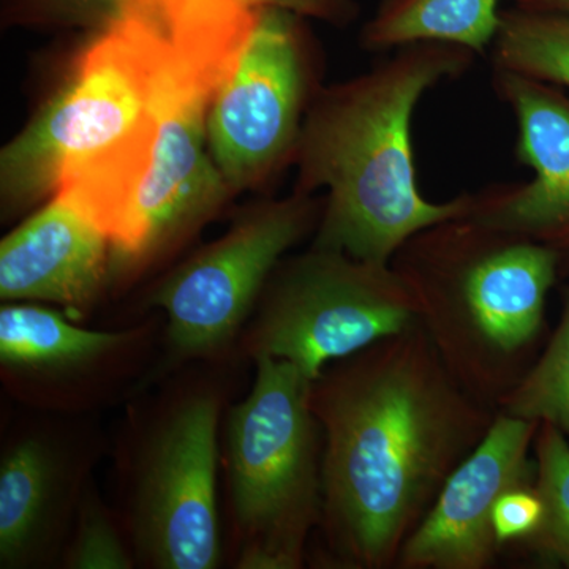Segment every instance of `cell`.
Masks as SVG:
<instances>
[{
    "label": "cell",
    "instance_id": "23",
    "mask_svg": "<svg viewBox=\"0 0 569 569\" xmlns=\"http://www.w3.org/2000/svg\"><path fill=\"white\" fill-rule=\"evenodd\" d=\"M263 7H279L299 17H312L318 20L342 22L356 14L353 0H260Z\"/></svg>",
    "mask_w": 569,
    "mask_h": 569
},
{
    "label": "cell",
    "instance_id": "14",
    "mask_svg": "<svg viewBox=\"0 0 569 569\" xmlns=\"http://www.w3.org/2000/svg\"><path fill=\"white\" fill-rule=\"evenodd\" d=\"M74 438L36 427L13 438L0 460V568L44 567L73 529L89 475Z\"/></svg>",
    "mask_w": 569,
    "mask_h": 569
},
{
    "label": "cell",
    "instance_id": "24",
    "mask_svg": "<svg viewBox=\"0 0 569 569\" xmlns=\"http://www.w3.org/2000/svg\"><path fill=\"white\" fill-rule=\"evenodd\" d=\"M73 9L88 11V14L103 18L110 22L118 17L126 0H67Z\"/></svg>",
    "mask_w": 569,
    "mask_h": 569
},
{
    "label": "cell",
    "instance_id": "8",
    "mask_svg": "<svg viewBox=\"0 0 569 569\" xmlns=\"http://www.w3.org/2000/svg\"><path fill=\"white\" fill-rule=\"evenodd\" d=\"M320 217L309 193L260 206L164 277L149 296V307L167 317L171 361L219 358L233 348L277 264L318 227Z\"/></svg>",
    "mask_w": 569,
    "mask_h": 569
},
{
    "label": "cell",
    "instance_id": "5",
    "mask_svg": "<svg viewBox=\"0 0 569 569\" xmlns=\"http://www.w3.org/2000/svg\"><path fill=\"white\" fill-rule=\"evenodd\" d=\"M187 97L198 96L174 77L162 48L119 14L82 50L54 99L3 149V203L21 209L56 192L63 176Z\"/></svg>",
    "mask_w": 569,
    "mask_h": 569
},
{
    "label": "cell",
    "instance_id": "11",
    "mask_svg": "<svg viewBox=\"0 0 569 569\" xmlns=\"http://www.w3.org/2000/svg\"><path fill=\"white\" fill-rule=\"evenodd\" d=\"M538 422L497 413L489 432L445 482L397 557V569H488L501 553L493 511L537 477Z\"/></svg>",
    "mask_w": 569,
    "mask_h": 569
},
{
    "label": "cell",
    "instance_id": "10",
    "mask_svg": "<svg viewBox=\"0 0 569 569\" xmlns=\"http://www.w3.org/2000/svg\"><path fill=\"white\" fill-rule=\"evenodd\" d=\"M208 99L181 100L160 122L151 159L110 236V272L151 263L222 206L230 186L209 156Z\"/></svg>",
    "mask_w": 569,
    "mask_h": 569
},
{
    "label": "cell",
    "instance_id": "12",
    "mask_svg": "<svg viewBox=\"0 0 569 569\" xmlns=\"http://www.w3.org/2000/svg\"><path fill=\"white\" fill-rule=\"evenodd\" d=\"M493 91L518 122L516 157L533 170L526 183L471 193V219L522 236L569 261V97L557 86L493 69Z\"/></svg>",
    "mask_w": 569,
    "mask_h": 569
},
{
    "label": "cell",
    "instance_id": "7",
    "mask_svg": "<svg viewBox=\"0 0 569 569\" xmlns=\"http://www.w3.org/2000/svg\"><path fill=\"white\" fill-rule=\"evenodd\" d=\"M219 387H190L167 400L140 441L127 526L134 557L156 569H213L222 561L217 505Z\"/></svg>",
    "mask_w": 569,
    "mask_h": 569
},
{
    "label": "cell",
    "instance_id": "21",
    "mask_svg": "<svg viewBox=\"0 0 569 569\" xmlns=\"http://www.w3.org/2000/svg\"><path fill=\"white\" fill-rule=\"evenodd\" d=\"M63 563L71 569H132L137 565L129 538L97 496L91 482L82 493Z\"/></svg>",
    "mask_w": 569,
    "mask_h": 569
},
{
    "label": "cell",
    "instance_id": "2",
    "mask_svg": "<svg viewBox=\"0 0 569 569\" xmlns=\"http://www.w3.org/2000/svg\"><path fill=\"white\" fill-rule=\"evenodd\" d=\"M473 59V51L458 44L419 41L318 93L295 157L299 192L328 189L312 247L391 264L419 231L470 216L471 193L447 203L422 197L411 122L421 97L438 82L462 77Z\"/></svg>",
    "mask_w": 569,
    "mask_h": 569
},
{
    "label": "cell",
    "instance_id": "16",
    "mask_svg": "<svg viewBox=\"0 0 569 569\" xmlns=\"http://www.w3.org/2000/svg\"><path fill=\"white\" fill-rule=\"evenodd\" d=\"M261 10L260 0H126L119 14L152 37L187 89L212 100Z\"/></svg>",
    "mask_w": 569,
    "mask_h": 569
},
{
    "label": "cell",
    "instance_id": "25",
    "mask_svg": "<svg viewBox=\"0 0 569 569\" xmlns=\"http://www.w3.org/2000/svg\"><path fill=\"white\" fill-rule=\"evenodd\" d=\"M515 7L523 10L569 14V0H516Z\"/></svg>",
    "mask_w": 569,
    "mask_h": 569
},
{
    "label": "cell",
    "instance_id": "1",
    "mask_svg": "<svg viewBox=\"0 0 569 569\" xmlns=\"http://www.w3.org/2000/svg\"><path fill=\"white\" fill-rule=\"evenodd\" d=\"M310 403L323 432L318 535L329 563L347 569L396 568L497 417L460 387L418 323L326 367Z\"/></svg>",
    "mask_w": 569,
    "mask_h": 569
},
{
    "label": "cell",
    "instance_id": "13",
    "mask_svg": "<svg viewBox=\"0 0 569 569\" xmlns=\"http://www.w3.org/2000/svg\"><path fill=\"white\" fill-rule=\"evenodd\" d=\"M148 328L93 331L37 302L0 309V366L7 387L41 406L80 402L133 361Z\"/></svg>",
    "mask_w": 569,
    "mask_h": 569
},
{
    "label": "cell",
    "instance_id": "3",
    "mask_svg": "<svg viewBox=\"0 0 569 569\" xmlns=\"http://www.w3.org/2000/svg\"><path fill=\"white\" fill-rule=\"evenodd\" d=\"M391 264L451 376L497 411L548 342L546 305L560 254L463 216L419 231Z\"/></svg>",
    "mask_w": 569,
    "mask_h": 569
},
{
    "label": "cell",
    "instance_id": "9",
    "mask_svg": "<svg viewBox=\"0 0 569 569\" xmlns=\"http://www.w3.org/2000/svg\"><path fill=\"white\" fill-rule=\"evenodd\" d=\"M312 88L301 17L263 7L233 71L211 100L208 141L231 190L295 159Z\"/></svg>",
    "mask_w": 569,
    "mask_h": 569
},
{
    "label": "cell",
    "instance_id": "17",
    "mask_svg": "<svg viewBox=\"0 0 569 569\" xmlns=\"http://www.w3.org/2000/svg\"><path fill=\"white\" fill-rule=\"evenodd\" d=\"M501 0H381L361 33L362 47L397 50L419 41L458 44L475 54L492 48Z\"/></svg>",
    "mask_w": 569,
    "mask_h": 569
},
{
    "label": "cell",
    "instance_id": "22",
    "mask_svg": "<svg viewBox=\"0 0 569 569\" xmlns=\"http://www.w3.org/2000/svg\"><path fill=\"white\" fill-rule=\"evenodd\" d=\"M542 501L535 486L509 490L493 511V530L501 552L533 537L541 526Z\"/></svg>",
    "mask_w": 569,
    "mask_h": 569
},
{
    "label": "cell",
    "instance_id": "6",
    "mask_svg": "<svg viewBox=\"0 0 569 569\" xmlns=\"http://www.w3.org/2000/svg\"><path fill=\"white\" fill-rule=\"evenodd\" d=\"M417 323V302L392 264L312 247L277 264L242 348L252 361L280 359L316 380L332 362Z\"/></svg>",
    "mask_w": 569,
    "mask_h": 569
},
{
    "label": "cell",
    "instance_id": "19",
    "mask_svg": "<svg viewBox=\"0 0 569 569\" xmlns=\"http://www.w3.org/2000/svg\"><path fill=\"white\" fill-rule=\"evenodd\" d=\"M535 489L542 501L533 537L508 549L526 550L539 563L569 569V440L557 427L539 425L533 443Z\"/></svg>",
    "mask_w": 569,
    "mask_h": 569
},
{
    "label": "cell",
    "instance_id": "4",
    "mask_svg": "<svg viewBox=\"0 0 569 569\" xmlns=\"http://www.w3.org/2000/svg\"><path fill=\"white\" fill-rule=\"evenodd\" d=\"M253 387L227 418V468L239 569L305 567L323 518V432L312 380L260 358Z\"/></svg>",
    "mask_w": 569,
    "mask_h": 569
},
{
    "label": "cell",
    "instance_id": "15",
    "mask_svg": "<svg viewBox=\"0 0 569 569\" xmlns=\"http://www.w3.org/2000/svg\"><path fill=\"white\" fill-rule=\"evenodd\" d=\"M110 272V242L80 211L54 197L0 244V298L84 312Z\"/></svg>",
    "mask_w": 569,
    "mask_h": 569
},
{
    "label": "cell",
    "instance_id": "18",
    "mask_svg": "<svg viewBox=\"0 0 569 569\" xmlns=\"http://www.w3.org/2000/svg\"><path fill=\"white\" fill-rule=\"evenodd\" d=\"M493 69L569 88V14L511 7L490 48Z\"/></svg>",
    "mask_w": 569,
    "mask_h": 569
},
{
    "label": "cell",
    "instance_id": "20",
    "mask_svg": "<svg viewBox=\"0 0 569 569\" xmlns=\"http://www.w3.org/2000/svg\"><path fill=\"white\" fill-rule=\"evenodd\" d=\"M497 413L557 427L569 440V288L559 326Z\"/></svg>",
    "mask_w": 569,
    "mask_h": 569
}]
</instances>
